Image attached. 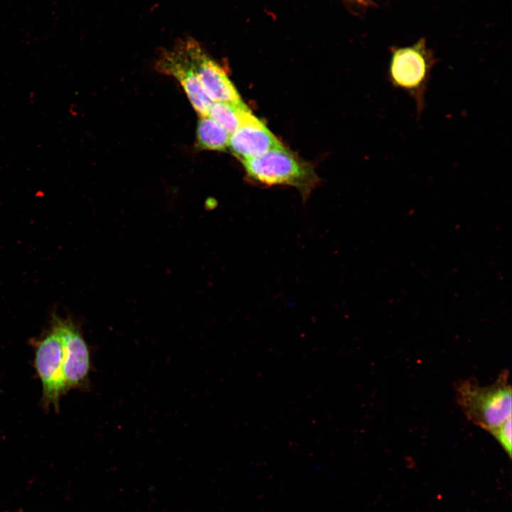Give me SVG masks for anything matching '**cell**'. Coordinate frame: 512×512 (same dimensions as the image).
Listing matches in <instances>:
<instances>
[{"mask_svg":"<svg viewBox=\"0 0 512 512\" xmlns=\"http://www.w3.org/2000/svg\"><path fill=\"white\" fill-rule=\"evenodd\" d=\"M205 93L212 102L242 101L224 68L213 60L191 37L179 40Z\"/></svg>","mask_w":512,"mask_h":512,"instance_id":"cell-6","label":"cell"},{"mask_svg":"<svg viewBox=\"0 0 512 512\" xmlns=\"http://www.w3.org/2000/svg\"><path fill=\"white\" fill-rule=\"evenodd\" d=\"M500 444L503 449L511 457V417L497 427L488 431Z\"/></svg>","mask_w":512,"mask_h":512,"instance_id":"cell-11","label":"cell"},{"mask_svg":"<svg viewBox=\"0 0 512 512\" xmlns=\"http://www.w3.org/2000/svg\"><path fill=\"white\" fill-rule=\"evenodd\" d=\"M155 67L161 73L172 76L178 80L199 116L208 115L213 102L201 87L179 41L172 48L166 49L160 53Z\"/></svg>","mask_w":512,"mask_h":512,"instance_id":"cell-7","label":"cell"},{"mask_svg":"<svg viewBox=\"0 0 512 512\" xmlns=\"http://www.w3.org/2000/svg\"><path fill=\"white\" fill-rule=\"evenodd\" d=\"M228 147L242 161L284 146L260 119L252 114L230 134Z\"/></svg>","mask_w":512,"mask_h":512,"instance_id":"cell-8","label":"cell"},{"mask_svg":"<svg viewBox=\"0 0 512 512\" xmlns=\"http://www.w3.org/2000/svg\"><path fill=\"white\" fill-rule=\"evenodd\" d=\"M59 333L63 350V373L68 390L85 388L91 370L90 351L80 325L70 317L53 314L50 323Z\"/></svg>","mask_w":512,"mask_h":512,"instance_id":"cell-5","label":"cell"},{"mask_svg":"<svg viewBox=\"0 0 512 512\" xmlns=\"http://www.w3.org/2000/svg\"><path fill=\"white\" fill-rule=\"evenodd\" d=\"M508 375V370H503L496 382L488 386H481L470 379L456 387L457 401L468 420L487 432L511 417Z\"/></svg>","mask_w":512,"mask_h":512,"instance_id":"cell-1","label":"cell"},{"mask_svg":"<svg viewBox=\"0 0 512 512\" xmlns=\"http://www.w3.org/2000/svg\"><path fill=\"white\" fill-rule=\"evenodd\" d=\"M252 114L242 100L238 102H213L208 114L230 134L243 124Z\"/></svg>","mask_w":512,"mask_h":512,"instance_id":"cell-10","label":"cell"},{"mask_svg":"<svg viewBox=\"0 0 512 512\" xmlns=\"http://www.w3.org/2000/svg\"><path fill=\"white\" fill-rule=\"evenodd\" d=\"M230 134L208 115L200 116L196 128V146L200 149L224 151Z\"/></svg>","mask_w":512,"mask_h":512,"instance_id":"cell-9","label":"cell"},{"mask_svg":"<svg viewBox=\"0 0 512 512\" xmlns=\"http://www.w3.org/2000/svg\"><path fill=\"white\" fill-rule=\"evenodd\" d=\"M242 163L250 181L267 186H293L300 192L304 201L319 182L313 166L285 147Z\"/></svg>","mask_w":512,"mask_h":512,"instance_id":"cell-2","label":"cell"},{"mask_svg":"<svg viewBox=\"0 0 512 512\" xmlns=\"http://www.w3.org/2000/svg\"><path fill=\"white\" fill-rule=\"evenodd\" d=\"M388 70L391 85L407 92L415 102L418 114L425 108V96L431 70L437 62L433 52L420 38L410 46L393 47Z\"/></svg>","mask_w":512,"mask_h":512,"instance_id":"cell-3","label":"cell"},{"mask_svg":"<svg viewBox=\"0 0 512 512\" xmlns=\"http://www.w3.org/2000/svg\"><path fill=\"white\" fill-rule=\"evenodd\" d=\"M34 368L42 385V402L45 407L53 405L59 409V401L68 390L63 373V350L61 337L50 324L49 328L40 338H33Z\"/></svg>","mask_w":512,"mask_h":512,"instance_id":"cell-4","label":"cell"},{"mask_svg":"<svg viewBox=\"0 0 512 512\" xmlns=\"http://www.w3.org/2000/svg\"><path fill=\"white\" fill-rule=\"evenodd\" d=\"M358 1H366V0H358Z\"/></svg>","mask_w":512,"mask_h":512,"instance_id":"cell-12","label":"cell"}]
</instances>
